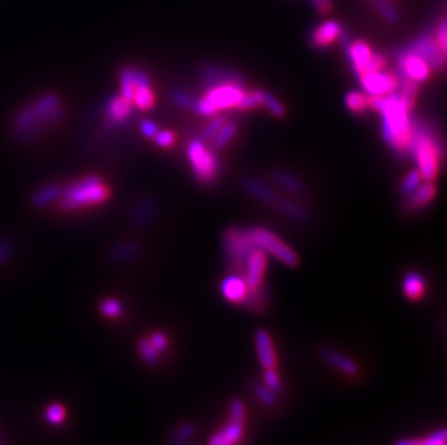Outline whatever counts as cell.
Here are the masks:
<instances>
[{
  "mask_svg": "<svg viewBox=\"0 0 447 445\" xmlns=\"http://www.w3.org/2000/svg\"><path fill=\"white\" fill-rule=\"evenodd\" d=\"M345 49H346V54H347L353 71L361 76V74L365 72L368 63L372 58V55H374L372 54L370 47L363 41H355V42H349L345 47Z\"/></svg>",
  "mask_w": 447,
  "mask_h": 445,
  "instance_id": "obj_18",
  "label": "cell"
},
{
  "mask_svg": "<svg viewBox=\"0 0 447 445\" xmlns=\"http://www.w3.org/2000/svg\"><path fill=\"white\" fill-rule=\"evenodd\" d=\"M404 49L418 55V57H421L424 61L430 64L432 68H443L444 67L446 51H443L439 47V44L434 40V36H432V35L425 33V35L418 36V38L413 44H409Z\"/></svg>",
  "mask_w": 447,
  "mask_h": 445,
  "instance_id": "obj_10",
  "label": "cell"
},
{
  "mask_svg": "<svg viewBox=\"0 0 447 445\" xmlns=\"http://www.w3.org/2000/svg\"><path fill=\"white\" fill-rule=\"evenodd\" d=\"M245 434V422L229 419L226 425L214 432L207 445H237Z\"/></svg>",
  "mask_w": 447,
  "mask_h": 445,
  "instance_id": "obj_15",
  "label": "cell"
},
{
  "mask_svg": "<svg viewBox=\"0 0 447 445\" xmlns=\"http://www.w3.org/2000/svg\"><path fill=\"white\" fill-rule=\"evenodd\" d=\"M138 350H139V355H141L142 360L146 364L152 366V364L158 363V359H159L161 353L152 346V343L149 341V339H141L138 341Z\"/></svg>",
  "mask_w": 447,
  "mask_h": 445,
  "instance_id": "obj_33",
  "label": "cell"
},
{
  "mask_svg": "<svg viewBox=\"0 0 447 445\" xmlns=\"http://www.w3.org/2000/svg\"><path fill=\"white\" fill-rule=\"evenodd\" d=\"M173 100L177 106L180 107H184V108H191L194 110V106H196V102L191 96H189L187 92H184V91H175L174 95H173Z\"/></svg>",
  "mask_w": 447,
  "mask_h": 445,
  "instance_id": "obj_45",
  "label": "cell"
},
{
  "mask_svg": "<svg viewBox=\"0 0 447 445\" xmlns=\"http://www.w3.org/2000/svg\"><path fill=\"white\" fill-rule=\"evenodd\" d=\"M65 415H67L65 407H64L63 405H58V403L51 405V406L48 407V410H47V412H45L47 419H48L51 423H54V425H57V423L63 422L64 418H65Z\"/></svg>",
  "mask_w": 447,
  "mask_h": 445,
  "instance_id": "obj_43",
  "label": "cell"
},
{
  "mask_svg": "<svg viewBox=\"0 0 447 445\" xmlns=\"http://www.w3.org/2000/svg\"><path fill=\"white\" fill-rule=\"evenodd\" d=\"M145 79H148V76L141 70H134V68L123 70L120 76V88H122L120 96L126 99L129 103H132L138 84Z\"/></svg>",
  "mask_w": 447,
  "mask_h": 445,
  "instance_id": "obj_20",
  "label": "cell"
},
{
  "mask_svg": "<svg viewBox=\"0 0 447 445\" xmlns=\"http://www.w3.org/2000/svg\"><path fill=\"white\" fill-rule=\"evenodd\" d=\"M368 108L378 111L382 116V135L394 152L405 155L409 151L416 122L409 116V107L398 95L368 96Z\"/></svg>",
  "mask_w": 447,
  "mask_h": 445,
  "instance_id": "obj_1",
  "label": "cell"
},
{
  "mask_svg": "<svg viewBox=\"0 0 447 445\" xmlns=\"http://www.w3.org/2000/svg\"><path fill=\"white\" fill-rule=\"evenodd\" d=\"M255 347H256V355L260 366L264 369H275L276 355L274 350L272 337L267 330L259 328L255 331Z\"/></svg>",
  "mask_w": 447,
  "mask_h": 445,
  "instance_id": "obj_14",
  "label": "cell"
},
{
  "mask_svg": "<svg viewBox=\"0 0 447 445\" xmlns=\"http://www.w3.org/2000/svg\"><path fill=\"white\" fill-rule=\"evenodd\" d=\"M434 40H436V42L439 44V47H440L443 51H446V47H447V32H446V19H444V17L441 19V22H440V25H439V28H437V31H436V33H434Z\"/></svg>",
  "mask_w": 447,
  "mask_h": 445,
  "instance_id": "obj_49",
  "label": "cell"
},
{
  "mask_svg": "<svg viewBox=\"0 0 447 445\" xmlns=\"http://www.w3.org/2000/svg\"><path fill=\"white\" fill-rule=\"evenodd\" d=\"M132 115V103H129L122 96L111 97L106 106V120L110 126H118L125 123Z\"/></svg>",
  "mask_w": 447,
  "mask_h": 445,
  "instance_id": "obj_19",
  "label": "cell"
},
{
  "mask_svg": "<svg viewBox=\"0 0 447 445\" xmlns=\"http://www.w3.org/2000/svg\"><path fill=\"white\" fill-rule=\"evenodd\" d=\"M63 113L64 106L61 99L55 95H45L17 113L12 123L13 134L21 140L31 139L57 123Z\"/></svg>",
  "mask_w": 447,
  "mask_h": 445,
  "instance_id": "obj_2",
  "label": "cell"
},
{
  "mask_svg": "<svg viewBox=\"0 0 447 445\" xmlns=\"http://www.w3.org/2000/svg\"><path fill=\"white\" fill-rule=\"evenodd\" d=\"M267 266H268L267 253H264L258 248L253 249L248 257L246 266L244 270V277L246 281L249 292H258L265 289L264 280H265Z\"/></svg>",
  "mask_w": 447,
  "mask_h": 445,
  "instance_id": "obj_11",
  "label": "cell"
},
{
  "mask_svg": "<svg viewBox=\"0 0 447 445\" xmlns=\"http://www.w3.org/2000/svg\"><path fill=\"white\" fill-rule=\"evenodd\" d=\"M63 187L58 184H54V185H48V187H44L42 190H40L38 193H35L32 197V202L35 204L36 207H45L48 204L54 202V201H58L60 195H61Z\"/></svg>",
  "mask_w": 447,
  "mask_h": 445,
  "instance_id": "obj_26",
  "label": "cell"
},
{
  "mask_svg": "<svg viewBox=\"0 0 447 445\" xmlns=\"http://www.w3.org/2000/svg\"><path fill=\"white\" fill-rule=\"evenodd\" d=\"M432 76V67L418 55L407 49L400 51L398 57V79H408L416 83H424Z\"/></svg>",
  "mask_w": 447,
  "mask_h": 445,
  "instance_id": "obj_8",
  "label": "cell"
},
{
  "mask_svg": "<svg viewBox=\"0 0 447 445\" xmlns=\"http://www.w3.org/2000/svg\"><path fill=\"white\" fill-rule=\"evenodd\" d=\"M154 139H155L157 145L161 147H171L177 140L175 135L171 131H158V134L155 135Z\"/></svg>",
  "mask_w": 447,
  "mask_h": 445,
  "instance_id": "obj_47",
  "label": "cell"
},
{
  "mask_svg": "<svg viewBox=\"0 0 447 445\" xmlns=\"http://www.w3.org/2000/svg\"><path fill=\"white\" fill-rule=\"evenodd\" d=\"M196 435V426L190 422L178 425L168 438V445H189Z\"/></svg>",
  "mask_w": 447,
  "mask_h": 445,
  "instance_id": "obj_27",
  "label": "cell"
},
{
  "mask_svg": "<svg viewBox=\"0 0 447 445\" xmlns=\"http://www.w3.org/2000/svg\"><path fill=\"white\" fill-rule=\"evenodd\" d=\"M154 213V206L149 201H142L138 204V207L135 210V214H134V220L136 222H145L146 220H149V217H151V214Z\"/></svg>",
  "mask_w": 447,
  "mask_h": 445,
  "instance_id": "obj_44",
  "label": "cell"
},
{
  "mask_svg": "<svg viewBox=\"0 0 447 445\" xmlns=\"http://www.w3.org/2000/svg\"><path fill=\"white\" fill-rule=\"evenodd\" d=\"M226 122H228V120H226L225 118H223V116H216V118H213V119L210 120V123H209L206 127H204L203 135H201L203 140H212L213 136L220 131L221 126L225 124Z\"/></svg>",
  "mask_w": 447,
  "mask_h": 445,
  "instance_id": "obj_42",
  "label": "cell"
},
{
  "mask_svg": "<svg viewBox=\"0 0 447 445\" xmlns=\"http://www.w3.org/2000/svg\"><path fill=\"white\" fill-rule=\"evenodd\" d=\"M220 291L228 302L236 304V305L244 304V301L246 300V296H248V292H249L245 277H244V275H240V273L228 275L225 280L221 281Z\"/></svg>",
  "mask_w": 447,
  "mask_h": 445,
  "instance_id": "obj_13",
  "label": "cell"
},
{
  "mask_svg": "<svg viewBox=\"0 0 447 445\" xmlns=\"http://www.w3.org/2000/svg\"><path fill=\"white\" fill-rule=\"evenodd\" d=\"M395 445H416V438H401L395 441Z\"/></svg>",
  "mask_w": 447,
  "mask_h": 445,
  "instance_id": "obj_53",
  "label": "cell"
},
{
  "mask_svg": "<svg viewBox=\"0 0 447 445\" xmlns=\"http://www.w3.org/2000/svg\"><path fill=\"white\" fill-rule=\"evenodd\" d=\"M268 304L267 298V291H258V292H248L246 300L242 304L249 312L252 314H262L265 311V307Z\"/></svg>",
  "mask_w": 447,
  "mask_h": 445,
  "instance_id": "obj_29",
  "label": "cell"
},
{
  "mask_svg": "<svg viewBox=\"0 0 447 445\" xmlns=\"http://www.w3.org/2000/svg\"><path fill=\"white\" fill-rule=\"evenodd\" d=\"M158 131H159V129H158V126L154 123V122H151V120H143L142 123H141V132L146 136V138H155V135L158 134Z\"/></svg>",
  "mask_w": 447,
  "mask_h": 445,
  "instance_id": "obj_50",
  "label": "cell"
},
{
  "mask_svg": "<svg viewBox=\"0 0 447 445\" xmlns=\"http://www.w3.org/2000/svg\"><path fill=\"white\" fill-rule=\"evenodd\" d=\"M187 156L191 163L194 177L201 184H210L214 181L220 168V163L217 156L204 145L203 140H190L187 146Z\"/></svg>",
  "mask_w": 447,
  "mask_h": 445,
  "instance_id": "obj_6",
  "label": "cell"
},
{
  "mask_svg": "<svg viewBox=\"0 0 447 445\" xmlns=\"http://www.w3.org/2000/svg\"><path fill=\"white\" fill-rule=\"evenodd\" d=\"M252 392L255 398L265 406H274L276 403V394H274L269 387H267L262 382L253 380L252 385Z\"/></svg>",
  "mask_w": 447,
  "mask_h": 445,
  "instance_id": "obj_32",
  "label": "cell"
},
{
  "mask_svg": "<svg viewBox=\"0 0 447 445\" xmlns=\"http://www.w3.org/2000/svg\"><path fill=\"white\" fill-rule=\"evenodd\" d=\"M260 106V99H259V90L256 91H245L244 96H242L239 104L236 106L237 110H252Z\"/></svg>",
  "mask_w": 447,
  "mask_h": 445,
  "instance_id": "obj_37",
  "label": "cell"
},
{
  "mask_svg": "<svg viewBox=\"0 0 447 445\" xmlns=\"http://www.w3.org/2000/svg\"><path fill=\"white\" fill-rule=\"evenodd\" d=\"M320 357L326 364L339 370L340 373L346 376H356L359 372V367L355 362L333 348H329V347L320 348Z\"/></svg>",
  "mask_w": 447,
  "mask_h": 445,
  "instance_id": "obj_17",
  "label": "cell"
},
{
  "mask_svg": "<svg viewBox=\"0 0 447 445\" xmlns=\"http://www.w3.org/2000/svg\"><path fill=\"white\" fill-rule=\"evenodd\" d=\"M408 152L411 154L423 179L433 182L439 175L440 165L443 162V146L434 129L425 123H416Z\"/></svg>",
  "mask_w": 447,
  "mask_h": 445,
  "instance_id": "obj_3",
  "label": "cell"
},
{
  "mask_svg": "<svg viewBox=\"0 0 447 445\" xmlns=\"http://www.w3.org/2000/svg\"><path fill=\"white\" fill-rule=\"evenodd\" d=\"M249 233L252 236L255 246L264 253L274 256L276 261L290 268H295L298 265L297 253L287 243H284L272 230L259 226L249 230Z\"/></svg>",
  "mask_w": 447,
  "mask_h": 445,
  "instance_id": "obj_7",
  "label": "cell"
},
{
  "mask_svg": "<svg viewBox=\"0 0 447 445\" xmlns=\"http://www.w3.org/2000/svg\"><path fill=\"white\" fill-rule=\"evenodd\" d=\"M229 419L233 421H242L245 422L246 419V407L245 403L240 399H232L229 403Z\"/></svg>",
  "mask_w": 447,
  "mask_h": 445,
  "instance_id": "obj_41",
  "label": "cell"
},
{
  "mask_svg": "<svg viewBox=\"0 0 447 445\" xmlns=\"http://www.w3.org/2000/svg\"><path fill=\"white\" fill-rule=\"evenodd\" d=\"M236 134H237V126L232 122H226L212 139L214 149H223V147H226L232 142V139L236 136Z\"/></svg>",
  "mask_w": 447,
  "mask_h": 445,
  "instance_id": "obj_28",
  "label": "cell"
},
{
  "mask_svg": "<svg viewBox=\"0 0 447 445\" xmlns=\"http://www.w3.org/2000/svg\"><path fill=\"white\" fill-rule=\"evenodd\" d=\"M110 197V188L97 175H88L68 187H63L58 198V207L64 211H76L87 207H95Z\"/></svg>",
  "mask_w": 447,
  "mask_h": 445,
  "instance_id": "obj_4",
  "label": "cell"
},
{
  "mask_svg": "<svg viewBox=\"0 0 447 445\" xmlns=\"http://www.w3.org/2000/svg\"><path fill=\"white\" fill-rule=\"evenodd\" d=\"M9 254H10V243L8 242L0 243V265L6 261Z\"/></svg>",
  "mask_w": 447,
  "mask_h": 445,
  "instance_id": "obj_52",
  "label": "cell"
},
{
  "mask_svg": "<svg viewBox=\"0 0 447 445\" xmlns=\"http://www.w3.org/2000/svg\"><path fill=\"white\" fill-rule=\"evenodd\" d=\"M132 104H135L139 110H151L154 107L155 96H154L152 88H151V81H149V77L138 84Z\"/></svg>",
  "mask_w": 447,
  "mask_h": 445,
  "instance_id": "obj_24",
  "label": "cell"
},
{
  "mask_svg": "<svg viewBox=\"0 0 447 445\" xmlns=\"http://www.w3.org/2000/svg\"><path fill=\"white\" fill-rule=\"evenodd\" d=\"M100 311H102V314L104 315V317L118 318V317H120L122 312H123V307L116 300H104L100 304Z\"/></svg>",
  "mask_w": 447,
  "mask_h": 445,
  "instance_id": "obj_38",
  "label": "cell"
},
{
  "mask_svg": "<svg viewBox=\"0 0 447 445\" xmlns=\"http://www.w3.org/2000/svg\"><path fill=\"white\" fill-rule=\"evenodd\" d=\"M346 107L355 115H362L368 108V96L361 91H350L345 97Z\"/></svg>",
  "mask_w": 447,
  "mask_h": 445,
  "instance_id": "obj_30",
  "label": "cell"
},
{
  "mask_svg": "<svg viewBox=\"0 0 447 445\" xmlns=\"http://www.w3.org/2000/svg\"><path fill=\"white\" fill-rule=\"evenodd\" d=\"M262 383L269 387L274 394H279L283 391V382L279 375L276 373L275 369H265L264 372V378H262Z\"/></svg>",
  "mask_w": 447,
  "mask_h": 445,
  "instance_id": "obj_35",
  "label": "cell"
},
{
  "mask_svg": "<svg viewBox=\"0 0 447 445\" xmlns=\"http://www.w3.org/2000/svg\"><path fill=\"white\" fill-rule=\"evenodd\" d=\"M343 28L336 21H326L315 28L310 36V44L314 48H326L340 38Z\"/></svg>",
  "mask_w": 447,
  "mask_h": 445,
  "instance_id": "obj_16",
  "label": "cell"
},
{
  "mask_svg": "<svg viewBox=\"0 0 447 445\" xmlns=\"http://www.w3.org/2000/svg\"><path fill=\"white\" fill-rule=\"evenodd\" d=\"M421 179H423V177H421V174L418 172V170L411 171V172H409V174L404 178V181H402V184H401V193H402L404 195H409V194H411V193L418 187V185L421 184Z\"/></svg>",
  "mask_w": 447,
  "mask_h": 445,
  "instance_id": "obj_36",
  "label": "cell"
},
{
  "mask_svg": "<svg viewBox=\"0 0 447 445\" xmlns=\"http://www.w3.org/2000/svg\"><path fill=\"white\" fill-rule=\"evenodd\" d=\"M149 341L152 343V346L159 351V353H164L166 347H168V337H166L161 331L152 332L151 336H149Z\"/></svg>",
  "mask_w": 447,
  "mask_h": 445,
  "instance_id": "obj_46",
  "label": "cell"
},
{
  "mask_svg": "<svg viewBox=\"0 0 447 445\" xmlns=\"http://www.w3.org/2000/svg\"><path fill=\"white\" fill-rule=\"evenodd\" d=\"M139 252L141 248L136 243H125L111 250V256H113V259H119V261H126V259L138 256Z\"/></svg>",
  "mask_w": 447,
  "mask_h": 445,
  "instance_id": "obj_34",
  "label": "cell"
},
{
  "mask_svg": "<svg viewBox=\"0 0 447 445\" xmlns=\"http://www.w3.org/2000/svg\"><path fill=\"white\" fill-rule=\"evenodd\" d=\"M447 442V431L441 428L424 438H416V445H446Z\"/></svg>",
  "mask_w": 447,
  "mask_h": 445,
  "instance_id": "obj_40",
  "label": "cell"
},
{
  "mask_svg": "<svg viewBox=\"0 0 447 445\" xmlns=\"http://www.w3.org/2000/svg\"><path fill=\"white\" fill-rule=\"evenodd\" d=\"M259 99H260V106H265L272 116H275V118L285 116L287 111H285V107L283 106V103L276 100L272 95H269L268 91L259 90Z\"/></svg>",
  "mask_w": 447,
  "mask_h": 445,
  "instance_id": "obj_31",
  "label": "cell"
},
{
  "mask_svg": "<svg viewBox=\"0 0 447 445\" xmlns=\"http://www.w3.org/2000/svg\"><path fill=\"white\" fill-rule=\"evenodd\" d=\"M223 248L230 273L244 275L248 257L256 249L251 233L240 227L228 229L223 234Z\"/></svg>",
  "mask_w": 447,
  "mask_h": 445,
  "instance_id": "obj_5",
  "label": "cell"
},
{
  "mask_svg": "<svg viewBox=\"0 0 447 445\" xmlns=\"http://www.w3.org/2000/svg\"><path fill=\"white\" fill-rule=\"evenodd\" d=\"M436 195V187L432 182H425V184H420L418 187L408 195V204L407 207L409 210H418L425 207L427 204H430L433 201Z\"/></svg>",
  "mask_w": 447,
  "mask_h": 445,
  "instance_id": "obj_22",
  "label": "cell"
},
{
  "mask_svg": "<svg viewBox=\"0 0 447 445\" xmlns=\"http://www.w3.org/2000/svg\"><path fill=\"white\" fill-rule=\"evenodd\" d=\"M314 9L319 13H329L331 10V0H310Z\"/></svg>",
  "mask_w": 447,
  "mask_h": 445,
  "instance_id": "obj_51",
  "label": "cell"
},
{
  "mask_svg": "<svg viewBox=\"0 0 447 445\" xmlns=\"http://www.w3.org/2000/svg\"><path fill=\"white\" fill-rule=\"evenodd\" d=\"M361 84L369 96H388L398 90V77L389 71L365 72L359 76Z\"/></svg>",
  "mask_w": 447,
  "mask_h": 445,
  "instance_id": "obj_9",
  "label": "cell"
},
{
  "mask_svg": "<svg viewBox=\"0 0 447 445\" xmlns=\"http://www.w3.org/2000/svg\"><path fill=\"white\" fill-rule=\"evenodd\" d=\"M244 86H237V84H216L212 87H207L206 96L204 99H207L214 108L219 111L220 108H232L236 107L244 96Z\"/></svg>",
  "mask_w": 447,
  "mask_h": 445,
  "instance_id": "obj_12",
  "label": "cell"
},
{
  "mask_svg": "<svg viewBox=\"0 0 447 445\" xmlns=\"http://www.w3.org/2000/svg\"><path fill=\"white\" fill-rule=\"evenodd\" d=\"M385 65H386V60H385L384 55H372V58L369 60L365 72H378V71H382V70H385ZM365 72H363V74H365Z\"/></svg>",
  "mask_w": 447,
  "mask_h": 445,
  "instance_id": "obj_48",
  "label": "cell"
},
{
  "mask_svg": "<svg viewBox=\"0 0 447 445\" xmlns=\"http://www.w3.org/2000/svg\"><path fill=\"white\" fill-rule=\"evenodd\" d=\"M425 280L424 276L417 272H409L404 276L402 291L409 301H418L425 293Z\"/></svg>",
  "mask_w": 447,
  "mask_h": 445,
  "instance_id": "obj_21",
  "label": "cell"
},
{
  "mask_svg": "<svg viewBox=\"0 0 447 445\" xmlns=\"http://www.w3.org/2000/svg\"><path fill=\"white\" fill-rule=\"evenodd\" d=\"M271 206H275L279 211H283L287 217H290L295 221L307 222L310 220V214L301 206H298L297 202H294L291 200H285V198H281V197L276 195Z\"/></svg>",
  "mask_w": 447,
  "mask_h": 445,
  "instance_id": "obj_23",
  "label": "cell"
},
{
  "mask_svg": "<svg viewBox=\"0 0 447 445\" xmlns=\"http://www.w3.org/2000/svg\"><path fill=\"white\" fill-rule=\"evenodd\" d=\"M274 178L276 179V182L279 185H283V187L287 191H290L291 194H294V195H303L304 194V185L301 184V181L298 178H295L288 171L274 170Z\"/></svg>",
  "mask_w": 447,
  "mask_h": 445,
  "instance_id": "obj_25",
  "label": "cell"
},
{
  "mask_svg": "<svg viewBox=\"0 0 447 445\" xmlns=\"http://www.w3.org/2000/svg\"><path fill=\"white\" fill-rule=\"evenodd\" d=\"M372 2L375 3L379 15L384 17V19L389 24H395L398 21V15L395 12V9L391 6L389 3H386L385 0H372Z\"/></svg>",
  "mask_w": 447,
  "mask_h": 445,
  "instance_id": "obj_39",
  "label": "cell"
}]
</instances>
